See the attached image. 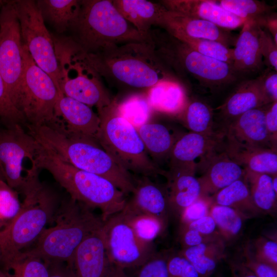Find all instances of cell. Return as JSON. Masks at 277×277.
<instances>
[{
  "mask_svg": "<svg viewBox=\"0 0 277 277\" xmlns=\"http://www.w3.org/2000/svg\"><path fill=\"white\" fill-rule=\"evenodd\" d=\"M266 106L248 111L232 120L226 132L227 139L247 146L276 150L265 124Z\"/></svg>",
  "mask_w": 277,
  "mask_h": 277,
  "instance_id": "20",
  "label": "cell"
},
{
  "mask_svg": "<svg viewBox=\"0 0 277 277\" xmlns=\"http://www.w3.org/2000/svg\"><path fill=\"white\" fill-rule=\"evenodd\" d=\"M211 205L210 197L201 196L185 209L179 219L180 224L188 223L208 215Z\"/></svg>",
  "mask_w": 277,
  "mask_h": 277,
  "instance_id": "47",
  "label": "cell"
},
{
  "mask_svg": "<svg viewBox=\"0 0 277 277\" xmlns=\"http://www.w3.org/2000/svg\"><path fill=\"white\" fill-rule=\"evenodd\" d=\"M159 26L172 36L183 35L214 41L229 48L235 45L236 41L228 29L207 21L167 9L163 13Z\"/></svg>",
  "mask_w": 277,
  "mask_h": 277,
  "instance_id": "15",
  "label": "cell"
},
{
  "mask_svg": "<svg viewBox=\"0 0 277 277\" xmlns=\"http://www.w3.org/2000/svg\"><path fill=\"white\" fill-rule=\"evenodd\" d=\"M132 227L137 235L142 240L153 242L165 230L162 224L154 217L140 213L121 211Z\"/></svg>",
  "mask_w": 277,
  "mask_h": 277,
  "instance_id": "39",
  "label": "cell"
},
{
  "mask_svg": "<svg viewBox=\"0 0 277 277\" xmlns=\"http://www.w3.org/2000/svg\"><path fill=\"white\" fill-rule=\"evenodd\" d=\"M221 236L208 237L204 236L194 229L180 224L178 240L182 248L198 245L201 243L214 240Z\"/></svg>",
  "mask_w": 277,
  "mask_h": 277,
  "instance_id": "50",
  "label": "cell"
},
{
  "mask_svg": "<svg viewBox=\"0 0 277 277\" xmlns=\"http://www.w3.org/2000/svg\"><path fill=\"white\" fill-rule=\"evenodd\" d=\"M147 151L156 159L169 155L174 141L169 130L163 125L147 123L137 129Z\"/></svg>",
  "mask_w": 277,
  "mask_h": 277,
  "instance_id": "33",
  "label": "cell"
},
{
  "mask_svg": "<svg viewBox=\"0 0 277 277\" xmlns=\"http://www.w3.org/2000/svg\"><path fill=\"white\" fill-rule=\"evenodd\" d=\"M271 35L275 43L277 44V17L276 13L272 12L266 16L260 24Z\"/></svg>",
  "mask_w": 277,
  "mask_h": 277,
  "instance_id": "54",
  "label": "cell"
},
{
  "mask_svg": "<svg viewBox=\"0 0 277 277\" xmlns=\"http://www.w3.org/2000/svg\"><path fill=\"white\" fill-rule=\"evenodd\" d=\"M206 159L207 167L198 178L202 196L210 197L245 175L244 168L224 152L217 155L212 153Z\"/></svg>",
  "mask_w": 277,
  "mask_h": 277,
  "instance_id": "23",
  "label": "cell"
},
{
  "mask_svg": "<svg viewBox=\"0 0 277 277\" xmlns=\"http://www.w3.org/2000/svg\"><path fill=\"white\" fill-rule=\"evenodd\" d=\"M4 4V1H0V10Z\"/></svg>",
  "mask_w": 277,
  "mask_h": 277,
  "instance_id": "60",
  "label": "cell"
},
{
  "mask_svg": "<svg viewBox=\"0 0 277 277\" xmlns=\"http://www.w3.org/2000/svg\"><path fill=\"white\" fill-rule=\"evenodd\" d=\"M11 270L10 277H49V263L33 256L21 258L9 266L6 273Z\"/></svg>",
  "mask_w": 277,
  "mask_h": 277,
  "instance_id": "40",
  "label": "cell"
},
{
  "mask_svg": "<svg viewBox=\"0 0 277 277\" xmlns=\"http://www.w3.org/2000/svg\"><path fill=\"white\" fill-rule=\"evenodd\" d=\"M267 105L254 78L241 83L219 109L223 116L232 121L248 111Z\"/></svg>",
  "mask_w": 277,
  "mask_h": 277,
  "instance_id": "27",
  "label": "cell"
},
{
  "mask_svg": "<svg viewBox=\"0 0 277 277\" xmlns=\"http://www.w3.org/2000/svg\"><path fill=\"white\" fill-rule=\"evenodd\" d=\"M261 26L255 21L246 20L233 49L232 68L239 74L255 72L263 65L259 41Z\"/></svg>",
  "mask_w": 277,
  "mask_h": 277,
  "instance_id": "22",
  "label": "cell"
},
{
  "mask_svg": "<svg viewBox=\"0 0 277 277\" xmlns=\"http://www.w3.org/2000/svg\"><path fill=\"white\" fill-rule=\"evenodd\" d=\"M23 69V42L13 2L4 1L0 10V73L18 111Z\"/></svg>",
  "mask_w": 277,
  "mask_h": 277,
  "instance_id": "12",
  "label": "cell"
},
{
  "mask_svg": "<svg viewBox=\"0 0 277 277\" xmlns=\"http://www.w3.org/2000/svg\"><path fill=\"white\" fill-rule=\"evenodd\" d=\"M272 186L275 192L277 193V174L272 175Z\"/></svg>",
  "mask_w": 277,
  "mask_h": 277,
  "instance_id": "57",
  "label": "cell"
},
{
  "mask_svg": "<svg viewBox=\"0 0 277 277\" xmlns=\"http://www.w3.org/2000/svg\"><path fill=\"white\" fill-rule=\"evenodd\" d=\"M54 115L68 132L96 139L100 119L91 107L60 93Z\"/></svg>",
  "mask_w": 277,
  "mask_h": 277,
  "instance_id": "19",
  "label": "cell"
},
{
  "mask_svg": "<svg viewBox=\"0 0 277 277\" xmlns=\"http://www.w3.org/2000/svg\"><path fill=\"white\" fill-rule=\"evenodd\" d=\"M253 256L259 261L277 271L276 240L264 236L255 239L250 247L247 245Z\"/></svg>",
  "mask_w": 277,
  "mask_h": 277,
  "instance_id": "42",
  "label": "cell"
},
{
  "mask_svg": "<svg viewBox=\"0 0 277 277\" xmlns=\"http://www.w3.org/2000/svg\"><path fill=\"white\" fill-rule=\"evenodd\" d=\"M256 80L268 104L277 101L276 71L268 68Z\"/></svg>",
  "mask_w": 277,
  "mask_h": 277,
  "instance_id": "48",
  "label": "cell"
},
{
  "mask_svg": "<svg viewBox=\"0 0 277 277\" xmlns=\"http://www.w3.org/2000/svg\"><path fill=\"white\" fill-rule=\"evenodd\" d=\"M180 225L194 229L206 236H220L215 222L209 214L197 220L188 223L180 224Z\"/></svg>",
  "mask_w": 277,
  "mask_h": 277,
  "instance_id": "51",
  "label": "cell"
},
{
  "mask_svg": "<svg viewBox=\"0 0 277 277\" xmlns=\"http://www.w3.org/2000/svg\"><path fill=\"white\" fill-rule=\"evenodd\" d=\"M49 271V277H76L73 266L65 262H50Z\"/></svg>",
  "mask_w": 277,
  "mask_h": 277,
  "instance_id": "53",
  "label": "cell"
},
{
  "mask_svg": "<svg viewBox=\"0 0 277 277\" xmlns=\"http://www.w3.org/2000/svg\"><path fill=\"white\" fill-rule=\"evenodd\" d=\"M169 252H156L140 266L135 277H168L167 259Z\"/></svg>",
  "mask_w": 277,
  "mask_h": 277,
  "instance_id": "44",
  "label": "cell"
},
{
  "mask_svg": "<svg viewBox=\"0 0 277 277\" xmlns=\"http://www.w3.org/2000/svg\"><path fill=\"white\" fill-rule=\"evenodd\" d=\"M102 230L111 263L124 270L139 268L157 252L153 242L137 235L121 211L104 222Z\"/></svg>",
  "mask_w": 277,
  "mask_h": 277,
  "instance_id": "13",
  "label": "cell"
},
{
  "mask_svg": "<svg viewBox=\"0 0 277 277\" xmlns=\"http://www.w3.org/2000/svg\"><path fill=\"white\" fill-rule=\"evenodd\" d=\"M223 8L235 16L246 20L257 21L259 24L273 12V7L263 1L256 0L216 1Z\"/></svg>",
  "mask_w": 277,
  "mask_h": 277,
  "instance_id": "36",
  "label": "cell"
},
{
  "mask_svg": "<svg viewBox=\"0 0 277 277\" xmlns=\"http://www.w3.org/2000/svg\"><path fill=\"white\" fill-rule=\"evenodd\" d=\"M122 16L139 32L148 34L152 26H159L165 8L160 3L146 0H114Z\"/></svg>",
  "mask_w": 277,
  "mask_h": 277,
  "instance_id": "26",
  "label": "cell"
},
{
  "mask_svg": "<svg viewBox=\"0 0 277 277\" xmlns=\"http://www.w3.org/2000/svg\"><path fill=\"white\" fill-rule=\"evenodd\" d=\"M23 126L11 124L0 130V167L6 183L18 193L25 183L23 175L24 171L27 173L25 162L29 161L36 165V158L41 147Z\"/></svg>",
  "mask_w": 277,
  "mask_h": 277,
  "instance_id": "14",
  "label": "cell"
},
{
  "mask_svg": "<svg viewBox=\"0 0 277 277\" xmlns=\"http://www.w3.org/2000/svg\"><path fill=\"white\" fill-rule=\"evenodd\" d=\"M265 121L266 128L273 146L276 148L277 101L266 106Z\"/></svg>",
  "mask_w": 277,
  "mask_h": 277,
  "instance_id": "52",
  "label": "cell"
},
{
  "mask_svg": "<svg viewBox=\"0 0 277 277\" xmlns=\"http://www.w3.org/2000/svg\"><path fill=\"white\" fill-rule=\"evenodd\" d=\"M39 170L25 176L20 193L24 196L19 211L0 230V264L7 271L23 249L35 242L49 223H53L60 205L55 193L39 179Z\"/></svg>",
  "mask_w": 277,
  "mask_h": 277,
  "instance_id": "2",
  "label": "cell"
},
{
  "mask_svg": "<svg viewBox=\"0 0 277 277\" xmlns=\"http://www.w3.org/2000/svg\"><path fill=\"white\" fill-rule=\"evenodd\" d=\"M23 45L35 64L47 73L58 90L59 71L53 41L36 1H13Z\"/></svg>",
  "mask_w": 277,
  "mask_h": 277,
  "instance_id": "11",
  "label": "cell"
},
{
  "mask_svg": "<svg viewBox=\"0 0 277 277\" xmlns=\"http://www.w3.org/2000/svg\"><path fill=\"white\" fill-rule=\"evenodd\" d=\"M120 114L136 129L148 123L152 109L146 95L135 94L128 97L121 103L116 102Z\"/></svg>",
  "mask_w": 277,
  "mask_h": 277,
  "instance_id": "37",
  "label": "cell"
},
{
  "mask_svg": "<svg viewBox=\"0 0 277 277\" xmlns=\"http://www.w3.org/2000/svg\"><path fill=\"white\" fill-rule=\"evenodd\" d=\"M53 222L54 225L43 231L34 247L23 251L18 259L33 256L48 263L61 262L72 266L79 245L104 223L91 209L70 197L61 202Z\"/></svg>",
  "mask_w": 277,
  "mask_h": 277,
  "instance_id": "4",
  "label": "cell"
},
{
  "mask_svg": "<svg viewBox=\"0 0 277 277\" xmlns=\"http://www.w3.org/2000/svg\"><path fill=\"white\" fill-rule=\"evenodd\" d=\"M209 214L214 220L218 232L225 243L239 236L242 231L244 221L247 219L231 207L216 204L211 205Z\"/></svg>",
  "mask_w": 277,
  "mask_h": 277,
  "instance_id": "34",
  "label": "cell"
},
{
  "mask_svg": "<svg viewBox=\"0 0 277 277\" xmlns=\"http://www.w3.org/2000/svg\"><path fill=\"white\" fill-rule=\"evenodd\" d=\"M192 49L208 57L228 63H233V49L221 43L205 39L190 37L183 35L173 36Z\"/></svg>",
  "mask_w": 277,
  "mask_h": 277,
  "instance_id": "38",
  "label": "cell"
},
{
  "mask_svg": "<svg viewBox=\"0 0 277 277\" xmlns=\"http://www.w3.org/2000/svg\"><path fill=\"white\" fill-rule=\"evenodd\" d=\"M28 130L63 161L106 179L125 194L134 191L135 183L130 173L118 165L95 138L70 133L58 121L29 127Z\"/></svg>",
  "mask_w": 277,
  "mask_h": 277,
  "instance_id": "1",
  "label": "cell"
},
{
  "mask_svg": "<svg viewBox=\"0 0 277 277\" xmlns=\"http://www.w3.org/2000/svg\"><path fill=\"white\" fill-rule=\"evenodd\" d=\"M260 51L268 68L277 71V44L270 34L261 27L259 32Z\"/></svg>",
  "mask_w": 277,
  "mask_h": 277,
  "instance_id": "46",
  "label": "cell"
},
{
  "mask_svg": "<svg viewBox=\"0 0 277 277\" xmlns=\"http://www.w3.org/2000/svg\"><path fill=\"white\" fill-rule=\"evenodd\" d=\"M0 277H10L7 273L0 268Z\"/></svg>",
  "mask_w": 277,
  "mask_h": 277,
  "instance_id": "58",
  "label": "cell"
},
{
  "mask_svg": "<svg viewBox=\"0 0 277 277\" xmlns=\"http://www.w3.org/2000/svg\"><path fill=\"white\" fill-rule=\"evenodd\" d=\"M52 36L60 92L91 107L98 109L109 105L112 100L89 62L87 52L72 38Z\"/></svg>",
  "mask_w": 277,
  "mask_h": 277,
  "instance_id": "8",
  "label": "cell"
},
{
  "mask_svg": "<svg viewBox=\"0 0 277 277\" xmlns=\"http://www.w3.org/2000/svg\"><path fill=\"white\" fill-rule=\"evenodd\" d=\"M160 3L168 10L207 21L228 30L242 26L245 21L223 8L216 1L164 0Z\"/></svg>",
  "mask_w": 277,
  "mask_h": 277,
  "instance_id": "21",
  "label": "cell"
},
{
  "mask_svg": "<svg viewBox=\"0 0 277 277\" xmlns=\"http://www.w3.org/2000/svg\"><path fill=\"white\" fill-rule=\"evenodd\" d=\"M97 109L100 119L96 140L122 168L144 176H166L149 157L137 129L118 113L116 102Z\"/></svg>",
  "mask_w": 277,
  "mask_h": 277,
  "instance_id": "7",
  "label": "cell"
},
{
  "mask_svg": "<svg viewBox=\"0 0 277 277\" xmlns=\"http://www.w3.org/2000/svg\"><path fill=\"white\" fill-rule=\"evenodd\" d=\"M72 29L75 34L73 39L88 53L129 42H150L149 33L136 30L111 0L81 1L80 12Z\"/></svg>",
  "mask_w": 277,
  "mask_h": 277,
  "instance_id": "6",
  "label": "cell"
},
{
  "mask_svg": "<svg viewBox=\"0 0 277 277\" xmlns=\"http://www.w3.org/2000/svg\"><path fill=\"white\" fill-rule=\"evenodd\" d=\"M148 33L155 53L171 72L182 76L189 74L209 87L238 79L231 65L200 53L166 31L150 30Z\"/></svg>",
  "mask_w": 277,
  "mask_h": 277,
  "instance_id": "9",
  "label": "cell"
},
{
  "mask_svg": "<svg viewBox=\"0 0 277 277\" xmlns=\"http://www.w3.org/2000/svg\"><path fill=\"white\" fill-rule=\"evenodd\" d=\"M21 207L18 193L0 180V230L13 220Z\"/></svg>",
  "mask_w": 277,
  "mask_h": 277,
  "instance_id": "41",
  "label": "cell"
},
{
  "mask_svg": "<svg viewBox=\"0 0 277 277\" xmlns=\"http://www.w3.org/2000/svg\"><path fill=\"white\" fill-rule=\"evenodd\" d=\"M43 19L59 33L72 29L75 24L81 7L78 0L36 1Z\"/></svg>",
  "mask_w": 277,
  "mask_h": 277,
  "instance_id": "29",
  "label": "cell"
},
{
  "mask_svg": "<svg viewBox=\"0 0 277 277\" xmlns=\"http://www.w3.org/2000/svg\"><path fill=\"white\" fill-rule=\"evenodd\" d=\"M224 152L245 170L277 174L276 150L247 146L227 139Z\"/></svg>",
  "mask_w": 277,
  "mask_h": 277,
  "instance_id": "25",
  "label": "cell"
},
{
  "mask_svg": "<svg viewBox=\"0 0 277 277\" xmlns=\"http://www.w3.org/2000/svg\"><path fill=\"white\" fill-rule=\"evenodd\" d=\"M24 69L19 111L26 126L37 127L54 120L60 92L51 77L34 62L23 44Z\"/></svg>",
  "mask_w": 277,
  "mask_h": 277,
  "instance_id": "10",
  "label": "cell"
},
{
  "mask_svg": "<svg viewBox=\"0 0 277 277\" xmlns=\"http://www.w3.org/2000/svg\"><path fill=\"white\" fill-rule=\"evenodd\" d=\"M102 228L88 236L76 250L72 262L76 277H109L113 265Z\"/></svg>",
  "mask_w": 277,
  "mask_h": 277,
  "instance_id": "16",
  "label": "cell"
},
{
  "mask_svg": "<svg viewBox=\"0 0 277 277\" xmlns=\"http://www.w3.org/2000/svg\"><path fill=\"white\" fill-rule=\"evenodd\" d=\"M230 267L232 277H257L242 261L231 262Z\"/></svg>",
  "mask_w": 277,
  "mask_h": 277,
  "instance_id": "55",
  "label": "cell"
},
{
  "mask_svg": "<svg viewBox=\"0 0 277 277\" xmlns=\"http://www.w3.org/2000/svg\"><path fill=\"white\" fill-rule=\"evenodd\" d=\"M167 269L168 277H199L193 266L179 252H169Z\"/></svg>",
  "mask_w": 277,
  "mask_h": 277,
  "instance_id": "45",
  "label": "cell"
},
{
  "mask_svg": "<svg viewBox=\"0 0 277 277\" xmlns=\"http://www.w3.org/2000/svg\"><path fill=\"white\" fill-rule=\"evenodd\" d=\"M0 119L6 126L13 124L26 125L23 115L12 103L0 73Z\"/></svg>",
  "mask_w": 277,
  "mask_h": 277,
  "instance_id": "43",
  "label": "cell"
},
{
  "mask_svg": "<svg viewBox=\"0 0 277 277\" xmlns=\"http://www.w3.org/2000/svg\"><path fill=\"white\" fill-rule=\"evenodd\" d=\"M219 134L207 135L190 132L176 141L169 154L170 168L196 164L198 157L213 153L220 142Z\"/></svg>",
  "mask_w": 277,
  "mask_h": 277,
  "instance_id": "24",
  "label": "cell"
},
{
  "mask_svg": "<svg viewBox=\"0 0 277 277\" xmlns=\"http://www.w3.org/2000/svg\"><path fill=\"white\" fill-rule=\"evenodd\" d=\"M225 243L222 238L182 248L179 252L193 266L199 277H210L223 258Z\"/></svg>",
  "mask_w": 277,
  "mask_h": 277,
  "instance_id": "28",
  "label": "cell"
},
{
  "mask_svg": "<svg viewBox=\"0 0 277 277\" xmlns=\"http://www.w3.org/2000/svg\"><path fill=\"white\" fill-rule=\"evenodd\" d=\"M0 180L5 181V179H4V175H3V172H2V169L1 168V167H0Z\"/></svg>",
  "mask_w": 277,
  "mask_h": 277,
  "instance_id": "59",
  "label": "cell"
},
{
  "mask_svg": "<svg viewBox=\"0 0 277 277\" xmlns=\"http://www.w3.org/2000/svg\"><path fill=\"white\" fill-rule=\"evenodd\" d=\"M244 177L253 202L260 213H276L277 193L273 188L272 175L245 170Z\"/></svg>",
  "mask_w": 277,
  "mask_h": 277,
  "instance_id": "32",
  "label": "cell"
},
{
  "mask_svg": "<svg viewBox=\"0 0 277 277\" xmlns=\"http://www.w3.org/2000/svg\"><path fill=\"white\" fill-rule=\"evenodd\" d=\"M196 164L170 168L166 177L170 215L180 219L185 209L202 196L200 183L195 176Z\"/></svg>",
  "mask_w": 277,
  "mask_h": 277,
  "instance_id": "17",
  "label": "cell"
},
{
  "mask_svg": "<svg viewBox=\"0 0 277 277\" xmlns=\"http://www.w3.org/2000/svg\"><path fill=\"white\" fill-rule=\"evenodd\" d=\"M109 277H129L125 270L120 267L112 266Z\"/></svg>",
  "mask_w": 277,
  "mask_h": 277,
  "instance_id": "56",
  "label": "cell"
},
{
  "mask_svg": "<svg viewBox=\"0 0 277 277\" xmlns=\"http://www.w3.org/2000/svg\"><path fill=\"white\" fill-rule=\"evenodd\" d=\"M184 121L191 132L212 135L213 113L212 109L206 103L200 101H194L185 106Z\"/></svg>",
  "mask_w": 277,
  "mask_h": 277,
  "instance_id": "35",
  "label": "cell"
},
{
  "mask_svg": "<svg viewBox=\"0 0 277 277\" xmlns=\"http://www.w3.org/2000/svg\"><path fill=\"white\" fill-rule=\"evenodd\" d=\"M36 164L50 172L70 197L90 209H99L103 222L125 207V194L109 180L74 167L42 144Z\"/></svg>",
  "mask_w": 277,
  "mask_h": 277,
  "instance_id": "5",
  "label": "cell"
},
{
  "mask_svg": "<svg viewBox=\"0 0 277 277\" xmlns=\"http://www.w3.org/2000/svg\"><path fill=\"white\" fill-rule=\"evenodd\" d=\"M210 199L212 204L231 207L247 219L260 213L253 202L244 176L221 189L210 196Z\"/></svg>",
  "mask_w": 277,
  "mask_h": 277,
  "instance_id": "31",
  "label": "cell"
},
{
  "mask_svg": "<svg viewBox=\"0 0 277 277\" xmlns=\"http://www.w3.org/2000/svg\"><path fill=\"white\" fill-rule=\"evenodd\" d=\"M87 54L101 77L115 84L148 90L163 81H176L157 56L150 42H129Z\"/></svg>",
  "mask_w": 277,
  "mask_h": 277,
  "instance_id": "3",
  "label": "cell"
},
{
  "mask_svg": "<svg viewBox=\"0 0 277 277\" xmlns=\"http://www.w3.org/2000/svg\"><path fill=\"white\" fill-rule=\"evenodd\" d=\"M132 193V198L127 202L123 209L154 217L165 230L170 216L166 187L163 188L148 177L144 176L135 183Z\"/></svg>",
  "mask_w": 277,
  "mask_h": 277,
  "instance_id": "18",
  "label": "cell"
},
{
  "mask_svg": "<svg viewBox=\"0 0 277 277\" xmlns=\"http://www.w3.org/2000/svg\"><path fill=\"white\" fill-rule=\"evenodd\" d=\"M146 95L151 109L156 111L176 113L186 106L184 89L177 81L160 82L149 88Z\"/></svg>",
  "mask_w": 277,
  "mask_h": 277,
  "instance_id": "30",
  "label": "cell"
},
{
  "mask_svg": "<svg viewBox=\"0 0 277 277\" xmlns=\"http://www.w3.org/2000/svg\"><path fill=\"white\" fill-rule=\"evenodd\" d=\"M244 264L257 277H277V271L269 265L257 260L247 245L244 249Z\"/></svg>",
  "mask_w": 277,
  "mask_h": 277,
  "instance_id": "49",
  "label": "cell"
}]
</instances>
